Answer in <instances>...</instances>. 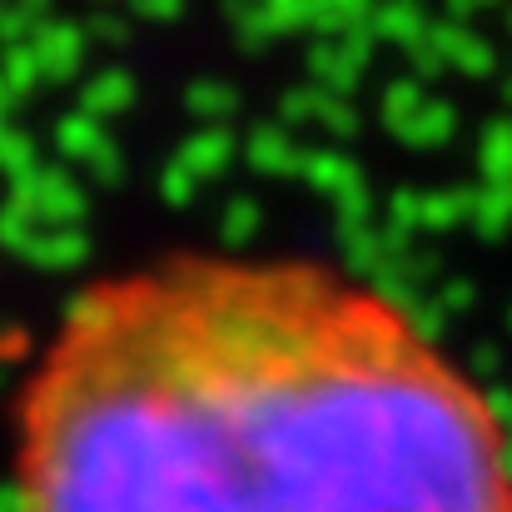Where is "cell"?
<instances>
[{
  "label": "cell",
  "instance_id": "1",
  "mask_svg": "<svg viewBox=\"0 0 512 512\" xmlns=\"http://www.w3.org/2000/svg\"><path fill=\"white\" fill-rule=\"evenodd\" d=\"M15 512H512L493 393L319 254L170 249L95 274L10 418Z\"/></svg>",
  "mask_w": 512,
  "mask_h": 512
}]
</instances>
